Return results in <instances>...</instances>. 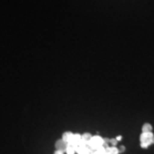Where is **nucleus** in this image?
<instances>
[{
	"label": "nucleus",
	"instance_id": "1",
	"mask_svg": "<svg viewBox=\"0 0 154 154\" xmlns=\"http://www.w3.org/2000/svg\"><path fill=\"white\" fill-rule=\"evenodd\" d=\"M88 145L91 147V150H97L106 145V139L100 135H93L91 139L88 141Z\"/></svg>",
	"mask_w": 154,
	"mask_h": 154
},
{
	"label": "nucleus",
	"instance_id": "2",
	"mask_svg": "<svg viewBox=\"0 0 154 154\" xmlns=\"http://www.w3.org/2000/svg\"><path fill=\"white\" fill-rule=\"evenodd\" d=\"M151 144H154L153 132H149V133L142 132L140 134V146H141V148H143V149L148 148Z\"/></svg>",
	"mask_w": 154,
	"mask_h": 154
},
{
	"label": "nucleus",
	"instance_id": "3",
	"mask_svg": "<svg viewBox=\"0 0 154 154\" xmlns=\"http://www.w3.org/2000/svg\"><path fill=\"white\" fill-rule=\"evenodd\" d=\"M83 142V139H82V134H79V133H74L73 137H72L71 141L69 142V145H73L77 148L78 146H80Z\"/></svg>",
	"mask_w": 154,
	"mask_h": 154
},
{
	"label": "nucleus",
	"instance_id": "4",
	"mask_svg": "<svg viewBox=\"0 0 154 154\" xmlns=\"http://www.w3.org/2000/svg\"><path fill=\"white\" fill-rule=\"evenodd\" d=\"M93 150L87 143H82L77 147V154H91Z\"/></svg>",
	"mask_w": 154,
	"mask_h": 154
},
{
	"label": "nucleus",
	"instance_id": "5",
	"mask_svg": "<svg viewBox=\"0 0 154 154\" xmlns=\"http://www.w3.org/2000/svg\"><path fill=\"white\" fill-rule=\"evenodd\" d=\"M55 147L56 150H61V151H66L67 147H68V143L63 139H58L57 141L55 142Z\"/></svg>",
	"mask_w": 154,
	"mask_h": 154
},
{
	"label": "nucleus",
	"instance_id": "6",
	"mask_svg": "<svg viewBox=\"0 0 154 154\" xmlns=\"http://www.w3.org/2000/svg\"><path fill=\"white\" fill-rule=\"evenodd\" d=\"M104 154H119V150L116 146H109L106 147Z\"/></svg>",
	"mask_w": 154,
	"mask_h": 154
},
{
	"label": "nucleus",
	"instance_id": "7",
	"mask_svg": "<svg viewBox=\"0 0 154 154\" xmlns=\"http://www.w3.org/2000/svg\"><path fill=\"white\" fill-rule=\"evenodd\" d=\"M74 135V133L73 132H71V131H66V132H64L63 133V135H62V139L65 140L68 144L69 142L71 141V139H72V137H73Z\"/></svg>",
	"mask_w": 154,
	"mask_h": 154
},
{
	"label": "nucleus",
	"instance_id": "8",
	"mask_svg": "<svg viewBox=\"0 0 154 154\" xmlns=\"http://www.w3.org/2000/svg\"><path fill=\"white\" fill-rule=\"evenodd\" d=\"M142 132L143 133H149V132H153L152 130H153V127L152 125L150 123L148 122H146V123H144L143 125H142Z\"/></svg>",
	"mask_w": 154,
	"mask_h": 154
},
{
	"label": "nucleus",
	"instance_id": "9",
	"mask_svg": "<svg viewBox=\"0 0 154 154\" xmlns=\"http://www.w3.org/2000/svg\"><path fill=\"white\" fill-rule=\"evenodd\" d=\"M91 137H93V135H91V133H88V132H86V133H84V134H82V139H83V142L84 143H88V141L91 139Z\"/></svg>",
	"mask_w": 154,
	"mask_h": 154
},
{
	"label": "nucleus",
	"instance_id": "10",
	"mask_svg": "<svg viewBox=\"0 0 154 154\" xmlns=\"http://www.w3.org/2000/svg\"><path fill=\"white\" fill-rule=\"evenodd\" d=\"M66 154H76L77 153V148L73 145H69L68 144V147L66 149V151H65Z\"/></svg>",
	"mask_w": 154,
	"mask_h": 154
},
{
	"label": "nucleus",
	"instance_id": "11",
	"mask_svg": "<svg viewBox=\"0 0 154 154\" xmlns=\"http://www.w3.org/2000/svg\"><path fill=\"white\" fill-rule=\"evenodd\" d=\"M104 151H106V147H101V148H99L97 150H94L91 154H104Z\"/></svg>",
	"mask_w": 154,
	"mask_h": 154
},
{
	"label": "nucleus",
	"instance_id": "12",
	"mask_svg": "<svg viewBox=\"0 0 154 154\" xmlns=\"http://www.w3.org/2000/svg\"><path fill=\"white\" fill-rule=\"evenodd\" d=\"M117 140L116 138H112V139H109V143L110 144V146H116V144H117Z\"/></svg>",
	"mask_w": 154,
	"mask_h": 154
},
{
	"label": "nucleus",
	"instance_id": "13",
	"mask_svg": "<svg viewBox=\"0 0 154 154\" xmlns=\"http://www.w3.org/2000/svg\"><path fill=\"white\" fill-rule=\"evenodd\" d=\"M119 153L120 152H124V151H125V147H124L123 145H121L119 148Z\"/></svg>",
	"mask_w": 154,
	"mask_h": 154
},
{
	"label": "nucleus",
	"instance_id": "14",
	"mask_svg": "<svg viewBox=\"0 0 154 154\" xmlns=\"http://www.w3.org/2000/svg\"><path fill=\"white\" fill-rule=\"evenodd\" d=\"M54 154H66L64 151H61V150H56L54 152Z\"/></svg>",
	"mask_w": 154,
	"mask_h": 154
},
{
	"label": "nucleus",
	"instance_id": "15",
	"mask_svg": "<svg viewBox=\"0 0 154 154\" xmlns=\"http://www.w3.org/2000/svg\"><path fill=\"white\" fill-rule=\"evenodd\" d=\"M116 140H117V141H120V140L122 139V136H121V135H119V136H116Z\"/></svg>",
	"mask_w": 154,
	"mask_h": 154
}]
</instances>
